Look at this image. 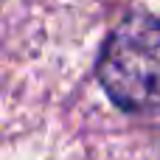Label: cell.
<instances>
[{
  "label": "cell",
  "mask_w": 160,
  "mask_h": 160,
  "mask_svg": "<svg viewBox=\"0 0 160 160\" xmlns=\"http://www.w3.org/2000/svg\"><path fill=\"white\" fill-rule=\"evenodd\" d=\"M96 76L115 107L135 115L160 112V17L127 14L107 37Z\"/></svg>",
  "instance_id": "obj_1"
}]
</instances>
